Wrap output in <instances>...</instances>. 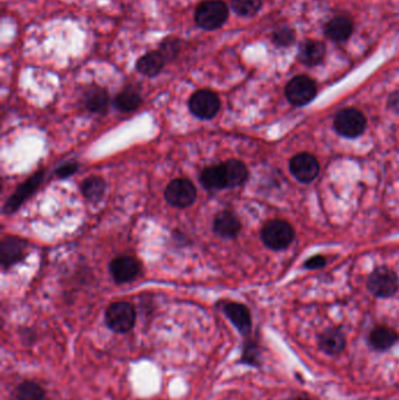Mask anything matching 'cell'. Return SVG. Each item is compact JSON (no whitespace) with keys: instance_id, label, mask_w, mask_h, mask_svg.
Listing matches in <instances>:
<instances>
[{"instance_id":"obj_3","label":"cell","mask_w":399,"mask_h":400,"mask_svg":"<svg viewBox=\"0 0 399 400\" xmlns=\"http://www.w3.org/2000/svg\"><path fill=\"white\" fill-rule=\"evenodd\" d=\"M294 235L292 225L280 219L271 220L261 230V239L271 250H285L292 244Z\"/></svg>"},{"instance_id":"obj_18","label":"cell","mask_w":399,"mask_h":400,"mask_svg":"<svg viewBox=\"0 0 399 400\" xmlns=\"http://www.w3.org/2000/svg\"><path fill=\"white\" fill-rule=\"evenodd\" d=\"M222 167L227 189L242 185L249 177V170L245 164L238 159H229L222 163Z\"/></svg>"},{"instance_id":"obj_16","label":"cell","mask_w":399,"mask_h":400,"mask_svg":"<svg viewBox=\"0 0 399 400\" xmlns=\"http://www.w3.org/2000/svg\"><path fill=\"white\" fill-rule=\"evenodd\" d=\"M326 56V45L317 40H307L299 48V60L301 64L312 67L323 61Z\"/></svg>"},{"instance_id":"obj_5","label":"cell","mask_w":399,"mask_h":400,"mask_svg":"<svg viewBox=\"0 0 399 400\" xmlns=\"http://www.w3.org/2000/svg\"><path fill=\"white\" fill-rule=\"evenodd\" d=\"M367 290L380 298L391 297L397 293L399 280L397 274L387 267H378L367 278Z\"/></svg>"},{"instance_id":"obj_24","label":"cell","mask_w":399,"mask_h":400,"mask_svg":"<svg viewBox=\"0 0 399 400\" xmlns=\"http://www.w3.org/2000/svg\"><path fill=\"white\" fill-rule=\"evenodd\" d=\"M16 400H47L45 388L34 381H23L16 388Z\"/></svg>"},{"instance_id":"obj_33","label":"cell","mask_w":399,"mask_h":400,"mask_svg":"<svg viewBox=\"0 0 399 400\" xmlns=\"http://www.w3.org/2000/svg\"><path fill=\"white\" fill-rule=\"evenodd\" d=\"M297 400H310V399H306V398H299V399Z\"/></svg>"},{"instance_id":"obj_21","label":"cell","mask_w":399,"mask_h":400,"mask_svg":"<svg viewBox=\"0 0 399 400\" xmlns=\"http://www.w3.org/2000/svg\"><path fill=\"white\" fill-rule=\"evenodd\" d=\"M397 341H398V333L385 325L376 327L369 335V344L377 351H385L387 349L394 346Z\"/></svg>"},{"instance_id":"obj_28","label":"cell","mask_w":399,"mask_h":400,"mask_svg":"<svg viewBox=\"0 0 399 400\" xmlns=\"http://www.w3.org/2000/svg\"><path fill=\"white\" fill-rule=\"evenodd\" d=\"M181 49H182V43H181V40L178 39V38H174V36L166 38L159 44V52L162 53V56H164L166 62L174 61L179 56Z\"/></svg>"},{"instance_id":"obj_17","label":"cell","mask_w":399,"mask_h":400,"mask_svg":"<svg viewBox=\"0 0 399 400\" xmlns=\"http://www.w3.org/2000/svg\"><path fill=\"white\" fill-rule=\"evenodd\" d=\"M324 32H326V36L332 41L343 43L352 36L354 32V24L347 16H335L326 25Z\"/></svg>"},{"instance_id":"obj_29","label":"cell","mask_w":399,"mask_h":400,"mask_svg":"<svg viewBox=\"0 0 399 400\" xmlns=\"http://www.w3.org/2000/svg\"><path fill=\"white\" fill-rule=\"evenodd\" d=\"M295 41V31L290 27H281L273 33V43L279 47H288Z\"/></svg>"},{"instance_id":"obj_27","label":"cell","mask_w":399,"mask_h":400,"mask_svg":"<svg viewBox=\"0 0 399 400\" xmlns=\"http://www.w3.org/2000/svg\"><path fill=\"white\" fill-rule=\"evenodd\" d=\"M241 364L249 365L258 368L260 365V351L255 342L246 341L242 346V353L240 357Z\"/></svg>"},{"instance_id":"obj_26","label":"cell","mask_w":399,"mask_h":400,"mask_svg":"<svg viewBox=\"0 0 399 400\" xmlns=\"http://www.w3.org/2000/svg\"><path fill=\"white\" fill-rule=\"evenodd\" d=\"M232 8L238 16H253L262 6V0H232Z\"/></svg>"},{"instance_id":"obj_13","label":"cell","mask_w":399,"mask_h":400,"mask_svg":"<svg viewBox=\"0 0 399 400\" xmlns=\"http://www.w3.org/2000/svg\"><path fill=\"white\" fill-rule=\"evenodd\" d=\"M27 250V242L24 239L16 237H6L0 244V257H1V266L6 270L8 267H12L25 258Z\"/></svg>"},{"instance_id":"obj_8","label":"cell","mask_w":399,"mask_h":400,"mask_svg":"<svg viewBox=\"0 0 399 400\" xmlns=\"http://www.w3.org/2000/svg\"><path fill=\"white\" fill-rule=\"evenodd\" d=\"M189 109L198 119H214L220 109V99L214 91L201 89L194 93L189 99Z\"/></svg>"},{"instance_id":"obj_14","label":"cell","mask_w":399,"mask_h":400,"mask_svg":"<svg viewBox=\"0 0 399 400\" xmlns=\"http://www.w3.org/2000/svg\"><path fill=\"white\" fill-rule=\"evenodd\" d=\"M241 224L236 214L222 211L214 220V233L225 239H234L240 233Z\"/></svg>"},{"instance_id":"obj_23","label":"cell","mask_w":399,"mask_h":400,"mask_svg":"<svg viewBox=\"0 0 399 400\" xmlns=\"http://www.w3.org/2000/svg\"><path fill=\"white\" fill-rule=\"evenodd\" d=\"M107 189V184L104 179L98 176H91L83 180L81 184V192L83 197L89 200V202H100L104 196Z\"/></svg>"},{"instance_id":"obj_1","label":"cell","mask_w":399,"mask_h":400,"mask_svg":"<svg viewBox=\"0 0 399 400\" xmlns=\"http://www.w3.org/2000/svg\"><path fill=\"white\" fill-rule=\"evenodd\" d=\"M229 18V8L222 0H206L198 5L194 12V21L206 31L222 27Z\"/></svg>"},{"instance_id":"obj_9","label":"cell","mask_w":399,"mask_h":400,"mask_svg":"<svg viewBox=\"0 0 399 400\" xmlns=\"http://www.w3.org/2000/svg\"><path fill=\"white\" fill-rule=\"evenodd\" d=\"M289 169L299 182L309 184L317 178L320 171V164L317 159L308 152H301L290 159Z\"/></svg>"},{"instance_id":"obj_31","label":"cell","mask_w":399,"mask_h":400,"mask_svg":"<svg viewBox=\"0 0 399 400\" xmlns=\"http://www.w3.org/2000/svg\"><path fill=\"white\" fill-rule=\"evenodd\" d=\"M327 263V260L322 255H315L309 258L307 261L304 262V267L308 270H317V268H322Z\"/></svg>"},{"instance_id":"obj_4","label":"cell","mask_w":399,"mask_h":400,"mask_svg":"<svg viewBox=\"0 0 399 400\" xmlns=\"http://www.w3.org/2000/svg\"><path fill=\"white\" fill-rule=\"evenodd\" d=\"M367 128L365 116L355 108L342 109L334 119V129L347 139H356L363 134Z\"/></svg>"},{"instance_id":"obj_22","label":"cell","mask_w":399,"mask_h":400,"mask_svg":"<svg viewBox=\"0 0 399 400\" xmlns=\"http://www.w3.org/2000/svg\"><path fill=\"white\" fill-rule=\"evenodd\" d=\"M203 187L207 190H223L226 187L225 176L223 171L222 164L205 167L199 176Z\"/></svg>"},{"instance_id":"obj_12","label":"cell","mask_w":399,"mask_h":400,"mask_svg":"<svg viewBox=\"0 0 399 400\" xmlns=\"http://www.w3.org/2000/svg\"><path fill=\"white\" fill-rule=\"evenodd\" d=\"M223 311L242 336L249 337L252 331V316L245 305L238 302H227L223 305Z\"/></svg>"},{"instance_id":"obj_19","label":"cell","mask_w":399,"mask_h":400,"mask_svg":"<svg viewBox=\"0 0 399 400\" xmlns=\"http://www.w3.org/2000/svg\"><path fill=\"white\" fill-rule=\"evenodd\" d=\"M166 60L159 51H151L141 56L136 62V69L143 75L154 78L159 75L166 66Z\"/></svg>"},{"instance_id":"obj_11","label":"cell","mask_w":399,"mask_h":400,"mask_svg":"<svg viewBox=\"0 0 399 400\" xmlns=\"http://www.w3.org/2000/svg\"><path fill=\"white\" fill-rule=\"evenodd\" d=\"M111 277L117 283L134 281L141 272V263L131 255H119L109 265Z\"/></svg>"},{"instance_id":"obj_10","label":"cell","mask_w":399,"mask_h":400,"mask_svg":"<svg viewBox=\"0 0 399 400\" xmlns=\"http://www.w3.org/2000/svg\"><path fill=\"white\" fill-rule=\"evenodd\" d=\"M43 178H44V171L39 170L36 171V174L31 176L30 178L26 179L16 189V192L8 199L4 207V213L10 214L16 212L38 190V187L43 182Z\"/></svg>"},{"instance_id":"obj_30","label":"cell","mask_w":399,"mask_h":400,"mask_svg":"<svg viewBox=\"0 0 399 400\" xmlns=\"http://www.w3.org/2000/svg\"><path fill=\"white\" fill-rule=\"evenodd\" d=\"M78 170H79V163L68 162L58 167L56 174L59 178H68V177H71V174H76Z\"/></svg>"},{"instance_id":"obj_2","label":"cell","mask_w":399,"mask_h":400,"mask_svg":"<svg viewBox=\"0 0 399 400\" xmlns=\"http://www.w3.org/2000/svg\"><path fill=\"white\" fill-rule=\"evenodd\" d=\"M136 310L127 301L111 303L104 313V322L115 333H127L133 330L136 323Z\"/></svg>"},{"instance_id":"obj_20","label":"cell","mask_w":399,"mask_h":400,"mask_svg":"<svg viewBox=\"0 0 399 400\" xmlns=\"http://www.w3.org/2000/svg\"><path fill=\"white\" fill-rule=\"evenodd\" d=\"M345 344L347 342H345L343 333L341 330L332 329V328L326 330L319 340L321 350L329 356H336L343 353Z\"/></svg>"},{"instance_id":"obj_6","label":"cell","mask_w":399,"mask_h":400,"mask_svg":"<svg viewBox=\"0 0 399 400\" xmlns=\"http://www.w3.org/2000/svg\"><path fill=\"white\" fill-rule=\"evenodd\" d=\"M285 94L293 106H306L315 99L317 94V84L309 76H295L286 86Z\"/></svg>"},{"instance_id":"obj_15","label":"cell","mask_w":399,"mask_h":400,"mask_svg":"<svg viewBox=\"0 0 399 400\" xmlns=\"http://www.w3.org/2000/svg\"><path fill=\"white\" fill-rule=\"evenodd\" d=\"M109 102H111V99H109L108 91L104 88L98 87V86L87 89L83 96L84 107L94 114H101V115L106 114L109 107Z\"/></svg>"},{"instance_id":"obj_25","label":"cell","mask_w":399,"mask_h":400,"mask_svg":"<svg viewBox=\"0 0 399 400\" xmlns=\"http://www.w3.org/2000/svg\"><path fill=\"white\" fill-rule=\"evenodd\" d=\"M113 104H114V107L119 111L130 113L139 109V106L142 104V97L137 91L126 89L115 96Z\"/></svg>"},{"instance_id":"obj_32","label":"cell","mask_w":399,"mask_h":400,"mask_svg":"<svg viewBox=\"0 0 399 400\" xmlns=\"http://www.w3.org/2000/svg\"><path fill=\"white\" fill-rule=\"evenodd\" d=\"M387 108L395 113H399V91H395L387 99Z\"/></svg>"},{"instance_id":"obj_7","label":"cell","mask_w":399,"mask_h":400,"mask_svg":"<svg viewBox=\"0 0 399 400\" xmlns=\"http://www.w3.org/2000/svg\"><path fill=\"white\" fill-rule=\"evenodd\" d=\"M164 196L166 202H169L171 207L184 209L194 204L197 198V189L190 179H174L166 187Z\"/></svg>"}]
</instances>
